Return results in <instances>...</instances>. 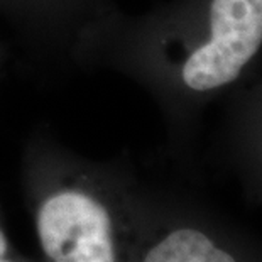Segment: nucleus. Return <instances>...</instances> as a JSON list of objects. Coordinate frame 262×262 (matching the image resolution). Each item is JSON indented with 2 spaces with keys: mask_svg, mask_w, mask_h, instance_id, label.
Segmentation results:
<instances>
[{
  "mask_svg": "<svg viewBox=\"0 0 262 262\" xmlns=\"http://www.w3.org/2000/svg\"><path fill=\"white\" fill-rule=\"evenodd\" d=\"M210 41L191 53L183 81L194 92L232 83L262 44V0H213Z\"/></svg>",
  "mask_w": 262,
  "mask_h": 262,
  "instance_id": "f257e3e1",
  "label": "nucleus"
},
{
  "mask_svg": "<svg viewBox=\"0 0 262 262\" xmlns=\"http://www.w3.org/2000/svg\"><path fill=\"white\" fill-rule=\"evenodd\" d=\"M37 235L53 262H115L107 208L83 191L64 189L44 200Z\"/></svg>",
  "mask_w": 262,
  "mask_h": 262,
  "instance_id": "f03ea898",
  "label": "nucleus"
},
{
  "mask_svg": "<svg viewBox=\"0 0 262 262\" xmlns=\"http://www.w3.org/2000/svg\"><path fill=\"white\" fill-rule=\"evenodd\" d=\"M144 262H237L203 232L180 228L149 250Z\"/></svg>",
  "mask_w": 262,
  "mask_h": 262,
  "instance_id": "7ed1b4c3",
  "label": "nucleus"
},
{
  "mask_svg": "<svg viewBox=\"0 0 262 262\" xmlns=\"http://www.w3.org/2000/svg\"><path fill=\"white\" fill-rule=\"evenodd\" d=\"M5 252H7V238H5L2 230H0V259L4 257Z\"/></svg>",
  "mask_w": 262,
  "mask_h": 262,
  "instance_id": "20e7f679",
  "label": "nucleus"
},
{
  "mask_svg": "<svg viewBox=\"0 0 262 262\" xmlns=\"http://www.w3.org/2000/svg\"><path fill=\"white\" fill-rule=\"evenodd\" d=\"M0 262H10V260H4V259H0Z\"/></svg>",
  "mask_w": 262,
  "mask_h": 262,
  "instance_id": "39448f33",
  "label": "nucleus"
}]
</instances>
